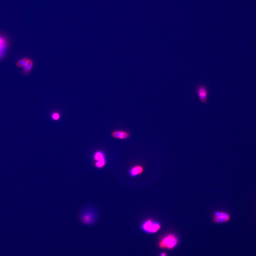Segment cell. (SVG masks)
<instances>
[{
    "mask_svg": "<svg viewBox=\"0 0 256 256\" xmlns=\"http://www.w3.org/2000/svg\"><path fill=\"white\" fill-rule=\"evenodd\" d=\"M178 236L174 233H168L160 238L158 242V246L161 249L169 251L176 248L179 245Z\"/></svg>",
    "mask_w": 256,
    "mask_h": 256,
    "instance_id": "cell-1",
    "label": "cell"
},
{
    "mask_svg": "<svg viewBox=\"0 0 256 256\" xmlns=\"http://www.w3.org/2000/svg\"><path fill=\"white\" fill-rule=\"evenodd\" d=\"M141 229L148 234H154L161 229V225L158 221L148 219L144 221L141 224Z\"/></svg>",
    "mask_w": 256,
    "mask_h": 256,
    "instance_id": "cell-2",
    "label": "cell"
},
{
    "mask_svg": "<svg viewBox=\"0 0 256 256\" xmlns=\"http://www.w3.org/2000/svg\"><path fill=\"white\" fill-rule=\"evenodd\" d=\"M97 214L95 210L87 209L81 212L80 219L84 224L91 225L94 224L97 220Z\"/></svg>",
    "mask_w": 256,
    "mask_h": 256,
    "instance_id": "cell-3",
    "label": "cell"
},
{
    "mask_svg": "<svg viewBox=\"0 0 256 256\" xmlns=\"http://www.w3.org/2000/svg\"><path fill=\"white\" fill-rule=\"evenodd\" d=\"M199 99L201 103L205 104L208 101V87L206 85L201 84L197 85L195 88Z\"/></svg>",
    "mask_w": 256,
    "mask_h": 256,
    "instance_id": "cell-4",
    "label": "cell"
},
{
    "mask_svg": "<svg viewBox=\"0 0 256 256\" xmlns=\"http://www.w3.org/2000/svg\"><path fill=\"white\" fill-rule=\"evenodd\" d=\"M94 160V166L98 169H101L106 166L107 163L106 156L101 150H97L94 153L93 156Z\"/></svg>",
    "mask_w": 256,
    "mask_h": 256,
    "instance_id": "cell-5",
    "label": "cell"
},
{
    "mask_svg": "<svg viewBox=\"0 0 256 256\" xmlns=\"http://www.w3.org/2000/svg\"><path fill=\"white\" fill-rule=\"evenodd\" d=\"M230 219L231 216L229 213L220 211L214 212L212 216L213 221L216 224L227 223Z\"/></svg>",
    "mask_w": 256,
    "mask_h": 256,
    "instance_id": "cell-6",
    "label": "cell"
},
{
    "mask_svg": "<svg viewBox=\"0 0 256 256\" xmlns=\"http://www.w3.org/2000/svg\"><path fill=\"white\" fill-rule=\"evenodd\" d=\"M111 137L117 140H126L130 137V133L127 130H116L111 132Z\"/></svg>",
    "mask_w": 256,
    "mask_h": 256,
    "instance_id": "cell-7",
    "label": "cell"
},
{
    "mask_svg": "<svg viewBox=\"0 0 256 256\" xmlns=\"http://www.w3.org/2000/svg\"><path fill=\"white\" fill-rule=\"evenodd\" d=\"M144 168L143 166L140 164L134 165L130 168L129 174L132 177H135L143 173Z\"/></svg>",
    "mask_w": 256,
    "mask_h": 256,
    "instance_id": "cell-8",
    "label": "cell"
},
{
    "mask_svg": "<svg viewBox=\"0 0 256 256\" xmlns=\"http://www.w3.org/2000/svg\"><path fill=\"white\" fill-rule=\"evenodd\" d=\"M33 61L31 59H30L27 64L23 67V73L24 75H28L30 74L33 66Z\"/></svg>",
    "mask_w": 256,
    "mask_h": 256,
    "instance_id": "cell-9",
    "label": "cell"
},
{
    "mask_svg": "<svg viewBox=\"0 0 256 256\" xmlns=\"http://www.w3.org/2000/svg\"><path fill=\"white\" fill-rule=\"evenodd\" d=\"M7 46V39L3 36L0 35V56L4 53Z\"/></svg>",
    "mask_w": 256,
    "mask_h": 256,
    "instance_id": "cell-10",
    "label": "cell"
},
{
    "mask_svg": "<svg viewBox=\"0 0 256 256\" xmlns=\"http://www.w3.org/2000/svg\"><path fill=\"white\" fill-rule=\"evenodd\" d=\"M30 59L28 58H23L22 59H20V60L18 61L16 63V65L18 67H23L26 65L27 64V63L29 62Z\"/></svg>",
    "mask_w": 256,
    "mask_h": 256,
    "instance_id": "cell-11",
    "label": "cell"
},
{
    "mask_svg": "<svg viewBox=\"0 0 256 256\" xmlns=\"http://www.w3.org/2000/svg\"><path fill=\"white\" fill-rule=\"evenodd\" d=\"M61 117L60 113L58 111H54L51 115V119L54 121H59Z\"/></svg>",
    "mask_w": 256,
    "mask_h": 256,
    "instance_id": "cell-12",
    "label": "cell"
},
{
    "mask_svg": "<svg viewBox=\"0 0 256 256\" xmlns=\"http://www.w3.org/2000/svg\"><path fill=\"white\" fill-rule=\"evenodd\" d=\"M160 256H168V254L166 252H162L160 253Z\"/></svg>",
    "mask_w": 256,
    "mask_h": 256,
    "instance_id": "cell-13",
    "label": "cell"
}]
</instances>
